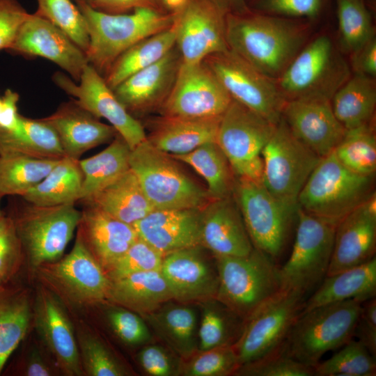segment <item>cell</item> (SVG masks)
I'll return each instance as SVG.
<instances>
[{
	"label": "cell",
	"instance_id": "681fc988",
	"mask_svg": "<svg viewBox=\"0 0 376 376\" xmlns=\"http://www.w3.org/2000/svg\"><path fill=\"white\" fill-rule=\"evenodd\" d=\"M240 366L233 345H224L200 351L182 365L181 372L187 376H225L234 375Z\"/></svg>",
	"mask_w": 376,
	"mask_h": 376
},
{
	"label": "cell",
	"instance_id": "f35d334b",
	"mask_svg": "<svg viewBox=\"0 0 376 376\" xmlns=\"http://www.w3.org/2000/svg\"><path fill=\"white\" fill-rule=\"evenodd\" d=\"M32 318L25 290L9 285L0 290V374L24 338Z\"/></svg>",
	"mask_w": 376,
	"mask_h": 376
},
{
	"label": "cell",
	"instance_id": "4dcf8cb0",
	"mask_svg": "<svg viewBox=\"0 0 376 376\" xmlns=\"http://www.w3.org/2000/svg\"><path fill=\"white\" fill-rule=\"evenodd\" d=\"M83 202L132 226L154 210L130 168Z\"/></svg>",
	"mask_w": 376,
	"mask_h": 376
},
{
	"label": "cell",
	"instance_id": "277c9868",
	"mask_svg": "<svg viewBox=\"0 0 376 376\" xmlns=\"http://www.w3.org/2000/svg\"><path fill=\"white\" fill-rule=\"evenodd\" d=\"M219 276L216 299L246 320L282 289L279 267L253 248L244 256H214Z\"/></svg>",
	"mask_w": 376,
	"mask_h": 376
},
{
	"label": "cell",
	"instance_id": "003e7915",
	"mask_svg": "<svg viewBox=\"0 0 376 376\" xmlns=\"http://www.w3.org/2000/svg\"><path fill=\"white\" fill-rule=\"evenodd\" d=\"M1 198L2 197L0 196V217H1V215L3 214V212H2L1 209Z\"/></svg>",
	"mask_w": 376,
	"mask_h": 376
},
{
	"label": "cell",
	"instance_id": "91938a15",
	"mask_svg": "<svg viewBox=\"0 0 376 376\" xmlns=\"http://www.w3.org/2000/svg\"><path fill=\"white\" fill-rule=\"evenodd\" d=\"M351 67L354 73L372 78L376 76L375 37L350 54Z\"/></svg>",
	"mask_w": 376,
	"mask_h": 376
},
{
	"label": "cell",
	"instance_id": "f546056e",
	"mask_svg": "<svg viewBox=\"0 0 376 376\" xmlns=\"http://www.w3.org/2000/svg\"><path fill=\"white\" fill-rule=\"evenodd\" d=\"M221 118L163 116L147 139L156 148L169 155L188 153L204 143L216 141Z\"/></svg>",
	"mask_w": 376,
	"mask_h": 376
},
{
	"label": "cell",
	"instance_id": "03108f58",
	"mask_svg": "<svg viewBox=\"0 0 376 376\" xmlns=\"http://www.w3.org/2000/svg\"><path fill=\"white\" fill-rule=\"evenodd\" d=\"M3 104V96L0 95V114H1V111H2Z\"/></svg>",
	"mask_w": 376,
	"mask_h": 376
},
{
	"label": "cell",
	"instance_id": "83f0119b",
	"mask_svg": "<svg viewBox=\"0 0 376 376\" xmlns=\"http://www.w3.org/2000/svg\"><path fill=\"white\" fill-rule=\"evenodd\" d=\"M77 235L103 270L138 239L133 226L89 205L81 211Z\"/></svg>",
	"mask_w": 376,
	"mask_h": 376
},
{
	"label": "cell",
	"instance_id": "ba28073f",
	"mask_svg": "<svg viewBox=\"0 0 376 376\" xmlns=\"http://www.w3.org/2000/svg\"><path fill=\"white\" fill-rule=\"evenodd\" d=\"M350 77L345 61L326 35L304 45L276 79L286 101L321 97L331 100Z\"/></svg>",
	"mask_w": 376,
	"mask_h": 376
},
{
	"label": "cell",
	"instance_id": "be15d7a7",
	"mask_svg": "<svg viewBox=\"0 0 376 376\" xmlns=\"http://www.w3.org/2000/svg\"><path fill=\"white\" fill-rule=\"evenodd\" d=\"M217 1L226 13L246 11L244 7V0H217Z\"/></svg>",
	"mask_w": 376,
	"mask_h": 376
},
{
	"label": "cell",
	"instance_id": "9a60e30c",
	"mask_svg": "<svg viewBox=\"0 0 376 376\" xmlns=\"http://www.w3.org/2000/svg\"><path fill=\"white\" fill-rule=\"evenodd\" d=\"M52 80L81 107L109 121L130 150L147 139L142 125L126 110L104 77L91 65L84 67L78 82L61 72H55Z\"/></svg>",
	"mask_w": 376,
	"mask_h": 376
},
{
	"label": "cell",
	"instance_id": "d6a6232c",
	"mask_svg": "<svg viewBox=\"0 0 376 376\" xmlns=\"http://www.w3.org/2000/svg\"><path fill=\"white\" fill-rule=\"evenodd\" d=\"M167 303L143 317L174 353L188 359L198 348L196 313L182 303Z\"/></svg>",
	"mask_w": 376,
	"mask_h": 376
},
{
	"label": "cell",
	"instance_id": "7bdbcfd3",
	"mask_svg": "<svg viewBox=\"0 0 376 376\" xmlns=\"http://www.w3.org/2000/svg\"><path fill=\"white\" fill-rule=\"evenodd\" d=\"M333 152L338 162L351 171L375 177L376 136L373 123L346 130Z\"/></svg>",
	"mask_w": 376,
	"mask_h": 376
},
{
	"label": "cell",
	"instance_id": "b9f144b4",
	"mask_svg": "<svg viewBox=\"0 0 376 376\" xmlns=\"http://www.w3.org/2000/svg\"><path fill=\"white\" fill-rule=\"evenodd\" d=\"M203 304L198 331V350L234 345L242 334L245 320L216 299Z\"/></svg>",
	"mask_w": 376,
	"mask_h": 376
},
{
	"label": "cell",
	"instance_id": "7dc6e473",
	"mask_svg": "<svg viewBox=\"0 0 376 376\" xmlns=\"http://www.w3.org/2000/svg\"><path fill=\"white\" fill-rule=\"evenodd\" d=\"M164 256L162 252L138 237L124 253L104 271L111 281L134 273L160 270Z\"/></svg>",
	"mask_w": 376,
	"mask_h": 376
},
{
	"label": "cell",
	"instance_id": "cb8c5ba5",
	"mask_svg": "<svg viewBox=\"0 0 376 376\" xmlns=\"http://www.w3.org/2000/svg\"><path fill=\"white\" fill-rule=\"evenodd\" d=\"M181 63L182 56L175 45L160 60L134 73L113 91L132 116L161 107L171 91Z\"/></svg>",
	"mask_w": 376,
	"mask_h": 376
},
{
	"label": "cell",
	"instance_id": "8992f818",
	"mask_svg": "<svg viewBox=\"0 0 376 376\" xmlns=\"http://www.w3.org/2000/svg\"><path fill=\"white\" fill-rule=\"evenodd\" d=\"M174 159L145 140L130 150V168L154 210L203 208L212 199Z\"/></svg>",
	"mask_w": 376,
	"mask_h": 376
},
{
	"label": "cell",
	"instance_id": "4316f807",
	"mask_svg": "<svg viewBox=\"0 0 376 376\" xmlns=\"http://www.w3.org/2000/svg\"><path fill=\"white\" fill-rule=\"evenodd\" d=\"M56 132L65 156L75 159L86 151L110 141L118 134L113 127L77 104L74 100L63 103L42 118Z\"/></svg>",
	"mask_w": 376,
	"mask_h": 376
},
{
	"label": "cell",
	"instance_id": "e575fe53",
	"mask_svg": "<svg viewBox=\"0 0 376 376\" xmlns=\"http://www.w3.org/2000/svg\"><path fill=\"white\" fill-rule=\"evenodd\" d=\"M177 31L175 19L169 29L140 40L122 53L103 75L107 85L113 89L134 73L160 60L175 46Z\"/></svg>",
	"mask_w": 376,
	"mask_h": 376
},
{
	"label": "cell",
	"instance_id": "44dd1931",
	"mask_svg": "<svg viewBox=\"0 0 376 376\" xmlns=\"http://www.w3.org/2000/svg\"><path fill=\"white\" fill-rule=\"evenodd\" d=\"M281 117L292 134L321 158L334 151L346 132L326 98L286 101Z\"/></svg>",
	"mask_w": 376,
	"mask_h": 376
},
{
	"label": "cell",
	"instance_id": "484cf974",
	"mask_svg": "<svg viewBox=\"0 0 376 376\" xmlns=\"http://www.w3.org/2000/svg\"><path fill=\"white\" fill-rule=\"evenodd\" d=\"M202 208L153 210L133 224L138 237L164 255L201 245Z\"/></svg>",
	"mask_w": 376,
	"mask_h": 376
},
{
	"label": "cell",
	"instance_id": "680465c9",
	"mask_svg": "<svg viewBox=\"0 0 376 376\" xmlns=\"http://www.w3.org/2000/svg\"><path fill=\"white\" fill-rule=\"evenodd\" d=\"M92 8L108 14H123L137 8L169 12L162 0H81Z\"/></svg>",
	"mask_w": 376,
	"mask_h": 376
},
{
	"label": "cell",
	"instance_id": "d6986e66",
	"mask_svg": "<svg viewBox=\"0 0 376 376\" xmlns=\"http://www.w3.org/2000/svg\"><path fill=\"white\" fill-rule=\"evenodd\" d=\"M6 52L26 58L42 57L65 70L78 82L88 64L86 53L62 29L49 20L29 14Z\"/></svg>",
	"mask_w": 376,
	"mask_h": 376
},
{
	"label": "cell",
	"instance_id": "5b68a950",
	"mask_svg": "<svg viewBox=\"0 0 376 376\" xmlns=\"http://www.w3.org/2000/svg\"><path fill=\"white\" fill-rule=\"evenodd\" d=\"M362 303L350 299L300 313L285 341L288 354L313 368L325 353L353 339Z\"/></svg>",
	"mask_w": 376,
	"mask_h": 376
},
{
	"label": "cell",
	"instance_id": "e7e4bbea",
	"mask_svg": "<svg viewBox=\"0 0 376 376\" xmlns=\"http://www.w3.org/2000/svg\"><path fill=\"white\" fill-rule=\"evenodd\" d=\"M166 9L173 13L180 11L188 0H162Z\"/></svg>",
	"mask_w": 376,
	"mask_h": 376
},
{
	"label": "cell",
	"instance_id": "3957f363",
	"mask_svg": "<svg viewBox=\"0 0 376 376\" xmlns=\"http://www.w3.org/2000/svg\"><path fill=\"white\" fill-rule=\"evenodd\" d=\"M375 191V177L345 168L334 152L321 158L297 198V207L335 226Z\"/></svg>",
	"mask_w": 376,
	"mask_h": 376
},
{
	"label": "cell",
	"instance_id": "6125c7cd",
	"mask_svg": "<svg viewBox=\"0 0 376 376\" xmlns=\"http://www.w3.org/2000/svg\"><path fill=\"white\" fill-rule=\"evenodd\" d=\"M17 369L19 375L26 376H49L54 374L50 366L37 350L33 351L22 366Z\"/></svg>",
	"mask_w": 376,
	"mask_h": 376
},
{
	"label": "cell",
	"instance_id": "11a10c76",
	"mask_svg": "<svg viewBox=\"0 0 376 376\" xmlns=\"http://www.w3.org/2000/svg\"><path fill=\"white\" fill-rule=\"evenodd\" d=\"M29 14L18 0H0V51L10 46Z\"/></svg>",
	"mask_w": 376,
	"mask_h": 376
},
{
	"label": "cell",
	"instance_id": "816d5d0a",
	"mask_svg": "<svg viewBox=\"0 0 376 376\" xmlns=\"http://www.w3.org/2000/svg\"><path fill=\"white\" fill-rule=\"evenodd\" d=\"M24 259L13 221L3 212L0 217V278L8 285Z\"/></svg>",
	"mask_w": 376,
	"mask_h": 376
},
{
	"label": "cell",
	"instance_id": "74e56055",
	"mask_svg": "<svg viewBox=\"0 0 376 376\" xmlns=\"http://www.w3.org/2000/svg\"><path fill=\"white\" fill-rule=\"evenodd\" d=\"M130 148L117 134L111 143L97 154L79 159L83 176L81 199L84 201L130 169Z\"/></svg>",
	"mask_w": 376,
	"mask_h": 376
},
{
	"label": "cell",
	"instance_id": "f5cc1de1",
	"mask_svg": "<svg viewBox=\"0 0 376 376\" xmlns=\"http://www.w3.org/2000/svg\"><path fill=\"white\" fill-rule=\"evenodd\" d=\"M108 319L114 332L124 343L136 345L150 342L148 327L136 313L127 308H113L109 312Z\"/></svg>",
	"mask_w": 376,
	"mask_h": 376
},
{
	"label": "cell",
	"instance_id": "d4e9b609",
	"mask_svg": "<svg viewBox=\"0 0 376 376\" xmlns=\"http://www.w3.org/2000/svg\"><path fill=\"white\" fill-rule=\"evenodd\" d=\"M201 245L214 256H244L253 249L233 194L202 208Z\"/></svg>",
	"mask_w": 376,
	"mask_h": 376
},
{
	"label": "cell",
	"instance_id": "9f6ffc18",
	"mask_svg": "<svg viewBox=\"0 0 376 376\" xmlns=\"http://www.w3.org/2000/svg\"><path fill=\"white\" fill-rule=\"evenodd\" d=\"M322 3V0H260V8L272 15L313 17L319 13Z\"/></svg>",
	"mask_w": 376,
	"mask_h": 376
},
{
	"label": "cell",
	"instance_id": "c3c4849f",
	"mask_svg": "<svg viewBox=\"0 0 376 376\" xmlns=\"http://www.w3.org/2000/svg\"><path fill=\"white\" fill-rule=\"evenodd\" d=\"M246 376H312L313 368L307 366L290 357L285 343L251 362L239 366L235 374Z\"/></svg>",
	"mask_w": 376,
	"mask_h": 376
},
{
	"label": "cell",
	"instance_id": "7402d4cb",
	"mask_svg": "<svg viewBox=\"0 0 376 376\" xmlns=\"http://www.w3.org/2000/svg\"><path fill=\"white\" fill-rule=\"evenodd\" d=\"M375 251L376 194L374 192L336 225L327 276L364 264L375 257Z\"/></svg>",
	"mask_w": 376,
	"mask_h": 376
},
{
	"label": "cell",
	"instance_id": "30bf717a",
	"mask_svg": "<svg viewBox=\"0 0 376 376\" xmlns=\"http://www.w3.org/2000/svg\"><path fill=\"white\" fill-rule=\"evenodd\" d=\"M296 218L292 251L285 264L279 267V274L282 289L306 297L327 276L336 226L299 207Z\"/></svg>",
	"mask_w": 376,
	"mask_h": 376
},
{
	"label": "cell",
	"instance_id": "9c48e42d",
	"mask_svg": "<svg viewBox=\"0 0 376 376\" xmlns=\"http://www.w3.org/2000/svg\"><path fill=\"white\" fill-rule=\"evenodd\" d=\"M32 267L61 258L79 224L81 211L75 205L38 206L26 204L9 214Z\"/></svg>",
	"mask_w": 376,
	"mask_h": 376
},
{
	"label": "cell",
	"instance_id": "1f68e13d",
	"mask_svg": "<svg viewBox=\"0 0 376 376\" xmlns=\"http://www.w3.org/2000/svg\"><path fill=\"white\" fill-rule=\"evenodd\" d=\"M108 300L143 317L173 297L161 271L153 270L111 281Z\"/></svg>",
	"mask_w": 376,
	"mask_h": 376
},
{
	"label": "cell",
	"instance_id": "5bb4252c",
	"mask_svg": "<svg viewBox=\"0 0 376 376\" xmlns=\"http://www.w3.org/2000/svg\"><path fill=\"white\" fill-rule=\"evenodd\" d=\"M306 297L281 290L244 322L233 345L240 366L254 361L282 345L299 316Z\"/></svg>",
	"mask_w": 376,
	"mask_h": 376
},
{
	"label": "cell",
	"instance_id": "60d3db41",
	"mask_svg": "<svg viewBox=\"0 0 376 376\" xmlns=\"http://www.w3.org/2000/svg\"><path fill=\"white\" fill-rule=\"evenodd\" d=\"M59 159L15 152L0 153V196L22 197L42 180Z\"/></svg>",
	"mask_w": 376,
	"mask_h": 376
},
{
	"label": "cell",
	"instance_id": "ab89813d",
	"mask_svg": "<svg viewBox=\"0 0 376 376\" xmlns=\"http://www.w3.org/2000/svg\"><path fill=\"white\" fill-rule=\"evenodd\" d=\"M170 156L190 166L205 180L212 200L233 194L235 176L216 141L204 143L188 153Z\"/></svg>",
	"mask_w": 376,
	"mask_h": 376
},
{
	"label": "cell",
	"instance_id": "603a6c76",
	"mask_svg": "<svg viewBox=\"0 0 376 376\" xmlns=\"http://www.w3.org/2000/svg\"><path fill=\"white\" fill-rule=\"evenodd\" d=\"M33 312L37 331L58 368L67 375H83L78 343L62 306L42 288L38 290Z\"/></svg>",
	"mask_w": 376,
	"mask_h": 376
},
{
	"label": "cell",
	"instance_id": "f1b7e54d",
	"mask_svg": "<svg viewBox=\"0 0 376 376\" xmlns=\"http://www.w3.org/2000/svg\"><path fill=\"white\" fill-rule=\"evenodd\" d=\"M376 295V257L359 266L325 276L305 299L304 313L313 308L350 299L363 302Z\"/></svg>",
	"mask_w": 376,
	"mask_h": 376
},
{
	"label": "cell",
	"instance_id": "8d00e7d4",
	"mask_svg": "<svg viewBox=\"0 0 376 376\" xmlns=\"http://www.w3.org/2000/svg\"><path fill=\"white\" fill-rule=\"evenodd\" d=\"M4 152L56 159L65 157L56 132L47 123L21 114L15 129L0 131V153Z\"/></svg>",
	"mask_w": 376,
	"mask_h": 376
},
{
	"label": "cell",
	"instance_id": "d590c367",
	"mask_svg": "<svg viewBox=\"0 0 376 376\" xmlns=\"http://www.w3.org/2000/svg\"><path fill=\"white\" fill-rule=\"evenodd\" d=\"M79 159L65 157L22 198L38 206L75 205L81 199L83 176Z\"/></svg>",
	"mask_w": 376,
	"mask_h": 376
},
{
	"label": "cell",
	"instance_id": "e0dca14e",
	"mask_svg": "<svg viewBox=\"0 0 376 376\" xmlns=\"http://www.w3.org/2000/svg\"><path fill=\"white\" fill-rule=\"evenodd\" d=\"M37 269L52 287L75 302L93 304L108 299L111 281L77 235L68 255Z\"/></svg>",
	"mask_w": 376,
	"mask_h": 376
},
{
	"label": "cell",
	"instance_id": "6f0895ef",
	"mask_svg": "<svg viewBox=\"0 0 376 376\" xmlns=\"http://www.w3.org/2000/svg\"><path fill=\"white\" fill-rule=\"evenodd\" d=\"M354 336L373 356L376 357V299L372 297L362 303Z\"/></svg>",
	"mask_w": 376,
	"mask_h": 376
},
{
	"label": "cell",
	"instance_id": "f907efd6",
	"mask_svg": "<svg viewBox=\"0 0 376 376\" xmlns=\"http://www.w3.org/2000/svg\"><path fill=\"white\" fill-rule=\"evenodd\" d=\"M78 346L84 373L91 376H123L125 368L104 344L90 334L79 335Z\"/></svg>",
	"mask_w": 376,
	"mask_h": 376
},
{
	"label": "cell",
	"instance_id": "94428289",
	"mask_svg": "<svg viewBox=\"0 0 376 376\" xmlns=\"http://www.w3.org/2000/svg\"><path fill=\"white\" fill-rule=\"evenodd\" d=\"M2 96L3 104L0 114V131H11L16 128L19 120L17 107L19 95L7 88Z\"/></svg>",
	"mask_w": 376,
	"mask_h": 376
},
{
	"label": "cell",
	"instance_id": "6da1fadb",
	"mask_svg": "<svg viewBox=\"0 0 376 376\" xmlns=\"http://www.w3.org/2000/svg\"><path fill=\"white\" fill-rule=\"evenodd\" d=\"M308 33L306 24L271 15L244 11L225 17L228 49L275 79L304 46Z\"/></svg>",
	"mask_w": 376,
	"mask_h": 376
},
{
	"label": "cell",
	"instance_id": "bcb514c9",
	"mask_svg": "<svg viewBox=\"0 0 376 376\" xmlns=\"http://www.w3.org/2000/svg\"><path fill=\"white\" fill-rule=\"evenodd\" d=\"M35 13L62 29L82 50L86 52L89 38L84 18L72 0H36Z\"/></svg>",
	"mask_w": 376,
	"mask_h": 376
},
{
	"label": "cell",
	"instance_id": "f6af8a7d",
	"mask_svg": "<svg viewBox=\"0 0 376 376\" xmlns=\"http://www.w3.org/2000/svg\"><path fill=\"white\" fill-rule=\"evenodd\" d=\"M316 376H375V357L359 341L352 339L331 357L314 368Z\"/></svg>",
	"mask_w": 376,
	"mask_h": 376
},
{
	"label": "cell",
	"instance_id": "ac0fdd59",
	"mask_svg": "<svg viewBox=\"0 0 376 376\" xmlns=\"http://www.w3.org/2000/svg\"><path fill=\"white\" fill-rule=\"evenodd\" d=\"M176 14V46L185 63H196L228 49L226 13L217 0H188Z\"/></svg>",
	"mask_w": 376,
	"mask_h": 376
},
{
	"label": "cell",
	"instance_id": "7a4b0ae2",
	"mask_svg": "<svg viewBox=\"0 0 376 376\" xmlns=\"http://www.w3.org/2000/svg\"><path fill=\"white\" fill-rule=\"evenodd\" d=\"M86 26L89 45L88 63L102 76L113 62L140 40L171 27L176 14L150 8H137L123 14L97 11L81 0H73Z\"/></svg>",
	"mask_w": 376,
	"mask_h": 376
},
{
	"label": "cell",
	"instance_id": "2e32d148",
	"mask_svg": "<svg viewBox=\"0 0 376 376\" xmlns=\"http://www.w3.org/2000/svg\"><path fill=\"white\" fill-rule=\"evenodd\" d=\"M231 101L204 61H182L171 91L160 109L166 116L213 118L221 117Z\"/></svg>",
	"mask_w": 376,
	"mask_h": 376
},
{
	"label": "cell",
	"instance_id": "4fadbf2b",
	"mask_svg": "<svg viewBox=\"0 0 376 376\" xmlns=\"http://www.w3.org/2000/svg\"><path fill=\"white\" fill-rule=\"evenodd\" d=\"M203 61L212 70L231 98L276 125L286 102L276 79L255 68L228 49Z\"/></svg>",
	"mask_w": 376,
	"mask_h": 376
},
{
	"label": "cell",
	"instance_id": "836d02e7",
	"mask_svg": "<svg viewBox=\"0 0 376 376\" xmlns=\"http://www.w3.org/2000/svg\"><path fill=\"white\" fill-rule=\"evenodd\" d=\"M331 104L346 130L372 123L376 106L374 78L354 73L335 92Z\"/></svg>",
	"mask_w": 376,
	"mask_h": 376
},
{
	"label": "cell",
	"instance_id": "ffe728a7",
	"mask_svg": "<svg viewBox=\"0 0 376 376\" xmlns=\"http://www.w3.org/2000/svg\"><path fill=\"white\" fill-rule=\"evenodd\" d=\"M160 271L173 300L188 304L216 298L219 276L215 259L212 262L205 257L199 245L165 254Z\"/></svg>",
	"mask_w": 376,
	"mask_h": 376
},
{
	"label": "cell",
	"instance_id": "db71d44e",
	"mask_svg": "<svg viewBox=\"0 0 376 376\" xmlns=\"http://www.w3.org/2000/svg\"><path fill=\"white\" fill-rule=\"evenodd\" d=\"M143 370L152 376H173L181 372V366L164 347L147 345L138 354Z\"/></svg>",
	"mask_w": 376,
	"mask_h": 376
},
{
	"label": "cell",
	"instance_id": "8fae6325",
	"mask_svg": "<svg viewBox=\"0 0 376 376\" xmlns=\"http://www.w3.org/2000/svg\"><path fill=\"white\" fill-rule=\"evenodd\" d=\"M276 125L232 99L221 116L216 142L236 178L262 181V151Z\"/></svg>",
	"mask_w": 376,
	"mask_h": 376
},
{
	"label": "cell",
	"instance_id": "7c38bea8",
	"mask_svg": "<svg viewBox=\"0 0 376 376\" xmlns=\"http://www.w3.org/2000/svg\"><path fill=\"white\" fill-rule=\"evenodd\" d=\"M262 182L281 201L297 207V198L321 157L298 140L281 118L262 151Z\"/></svg>",
	"mask_w": 376,
	"mask_h": 376
},
{
	"label": "cell",
	"instance_id": "ee69618b",
	"mask_svg": "<svg viewBox=\"0 0 376 376\" xmlns=\"http://www.w3.org/2000/svg\"><path fill=\"white\" fill-rule=\"evenodd\" d=\"M340 49L351 54L375 38L371 16L363 0H336Z\"/></svg>",
	"mask_w": 376,
	"mask_h": 376
},
{
	"label": "cell",
	"instance_id": "52a82bcc",
	"mask_svg": "<svg viewBox=\"0 0 376 376\" xmlns=\"http://www.w3.org/2000/svg\"><path fill=\"white\" fill-rule=\"evenodd\" d=\"M233 196L253 247L277 263L287 245L297 206L276 198L262 181L236 177Z\"/></svg>",
	"mask_w": 376,
	"mask_h": 376
}]
</instances>
